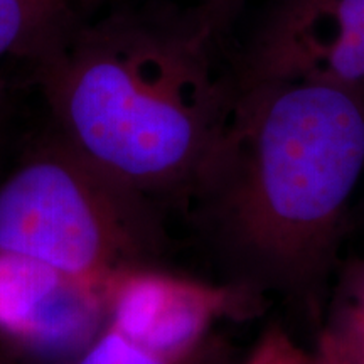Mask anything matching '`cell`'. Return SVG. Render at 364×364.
<instances>
[{
  "label": "cell",
  "instance_id": "obj_1",
  "mask_svg": "<svg viewBox=\"0 0 364 364\" xmlns=\"http://www.w3.org/2000/svg\"><path fill=\"white\" fill-rule=\"evenodd\" d=\"M233 81L181 204L221 282L314 309L364 177V97L307 78Z\"/></svg>",
  "mask_w": 364,
  "mask_h": 364
},
{
  "label": "cell",
  "instance_id": "obj_9",
  "mask_svg": "<svg viewBox=\"0 0 364 364\" xmlns=\"http://www.w3.org/2000/svg\"><path fill=\"white\" fill-rule=\"evenodd\" d=\"M241 364H321L316 353L302 349L279 326H272L257 341L252 353Z\"/></svg>",
  "mask_w": 364,
  "mask_h": 364
},
{
  "label": "cell",
  "instance_id": "obj_7",
  "mask_svg": "<svg viewBox=\"0 0 364 364\" xmlns=\"http://www.w3.org/2000/svg\"><path fill=\"white\" fill-rule=\"evenodd\" d=\"M220 339L215 334L206 348L193 356H171L134 338L107 318L97 336L63 364H204Z\"/></svg>",
  "mask_w": 364,
  "mask_h": 364
},
{
  "label": "cell",
  "instance_id": "obj_8",
  "mask_svg": "<svg viewBox=\"0 0 364 364\" xmlns=\"http://www.w3.org/2000/svg\"><path fill=\"white\" fill-rule=\"evenodd\" d=\"M324 327L364 344V258L349 263L341 275Z\"/></svg>",
  "mask_w": 364,
  "mask_h": 364
},
{
  "label": "cell",
  "instance_id": "obj_10",
  "mask_svg": "<svg viewBox=\"0 0 364 364\" xmlns=\"http://www.w3.org/2000/svg\"><path fill=\"white\" fill-rule=\"evenodd\" d=\"M316 356L321 364H364V344L322 327Z\"/></svg>",
  "mask_w": 364,
  "mask_h": 364
},
{
  "label": "cell",
  "instance_id": "obj_6",
  "mask_svg": "<svg viewBox=\"0 0 364 364\" xmlns=\"http://www.w3.org/2000/svg\"><path fill=\"white\" fill-rule=\"evenodd\" d=\"M65 0H0V59L12 54L39 58L51 46V27Z\"/></svg>",
  "mask_w": 364,
  "mask_h": 364
},
{
  "label": "cell",
  "instance_id": "obj_13",
  "mask_svg": "<svg viewBox=\"0 0 364 364\" xmlns=\"http://www.w3.org/2000/svg\"><path fill=\"white\" fill-rule=\"evenodd\" d=\"M4 102H6V85H4V80L0 78V118H2Z\"/></svg>",
  "mask_w": 364,
  "mask_h": 364
},
{
  "label": "cell",
  "instance_id": "obj_5",
  "mask_svg": "<svg viewBox=\"0 0 364 364\" xmlns=\"http://www.w3.org/2000/svg\"><path fill=\"white\" fill-rule=\"evenodd\" d=\"M107 321V290L0 252V351L17 364H63Z\"/></svg>",
  "mask_w": 364,
  "mask_h": 364
},
{
  "label": "cell",
  "instance_id": "obj_12",
  "mask_svg": "<svg viewBox=\"0 0 364 364\" xmlns=\"http://www.w3.org/2000/svg\"><path fill=\"white\" fill-rule=\"evenodd\" d=\"M230 351H228V346L223 339L218 341L216 348L213 349V353L209 354V358L206 359L204 364H231L230 359Z\"/></svg>",
  "mask_w": 364,
  "mask_h": 364
},
{
  "label": "cell",
  "instance_id": "obj_14",
  "mask_svg": "<svg viewBox=\"0 0 364 364\" xmlns=\"http://www.w3.org/2000/svg\"><path fill=\"white\" fill-rule=\"evenodd\" d=\"M0 364H17V363L14 361V359L9 358L6 353H4V351H0Z\"/></svg>",
  "mask_w": 364,
  "mask_h": 364
},
{
  "label": "cell",
  "instance_id": "obj_3",
  "mask_svg": "<svg viewBox=\"0 0 364 364\" xmlns=\"http://www.w3.org/2000/svg\"><path fill=\"white\" fill-rule=\"evenodd\" d=\"M161 206L53 129L0 174V252L107 290L164 268L171 240Z\"/></svg>",
  "mask_w": 364,
  "mask_h": 364
},
{
  "label": "cell",
  "instance_id": "obj_2",
  "mask_svg": "<svg viewBox=\"0 0 364 364\" xmlns=\"http://www.w3.org/2000/svg\"><path fill=\"white\" fill-rule=\"evenodd\" d=\"M211 36L208 26L184 34L117 24L54 41L38 58L53 129L159 203H182L233 102V73L216 71Z\"/></svg>",
  "mask_w": 364,
  "mask_h": 364
},
{
  "label": "cell",
  "instance_id": "obj_4",
  "mask_svg": "<svg viewBox=\"0 0 364 364\" xmlns=\"http://www.w3.org/2000/svg\"><path fill=\"white\" fill-rule=\"evenodd\" d=\"M238 80L307 78L364 97V0H272Z\"/></svg>",
  "mask_w": 364,
  "mask_h": 364
},
{
  "label": "cell",
  "instance_id": "obj_11",
  "mask_svg": "<svg viewBox=\"0 0 364 364\" xmlns=\"http://www.w3.org/2000/svg\"><path fill=\"white\" fill-rule=\"evenodd\" d=\"M245 0H208L206 24L211 31H221L238 14Z\"/></svg>",
  "mask_w": 364,
  "mask_h": 364
}]
</instances>
